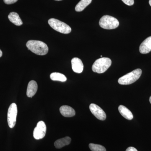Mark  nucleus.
<instances>
[{
	"label": "nucleus",
	"mask_w": 151,
	"mask_h": 151,
	"mask_svg": "<svg viewBox=\"0 0 151 151\" xmlns=\"http://www.w3.org/2000/svg\"><path fill=\"white\" fill-rule=\"evenodd\" d=\"M50 78L53 81H60L61 82H65L67 80V78L65 75L62 73L54 72L51 73Z\"/></svg>",
	"instance_id": "17"
},
{
	"label": "nucleus",
	"mask_w": 151,
	"mask_h": 151,
	"mask_svg": "<svg viewBox=\"0 0 151 151\" xmlns=\"http://www.w3.org/2000/svg\"><path fill=\"white\" fill-rule=\"evenodd\" d=\"M142 70L139 68L135 69L120 78L118 80L119 84L129 85L137 81L142 75Z\"/></svg>",
	"instance_id": "3"
},
{
	"label": "nucleus",
	"mask_w": 151,
	"mask_h": 151,
	"mask_svg": "<svg viewBox=\"0 0 151 151\" xmlns=\"http://www.w3.org/2000/svg\"><path fill=\"white\" fill-rule=\"evenodd\" d=\"M72 70L76 73H82L84 69V65L81 59L78 58H74L71 60Z\"/></svg>",
	"instance_id": "9"
},
{
	"label": "nucleus",
	"mask_w": 151,
	"mask_h": 151,
	"mask_svg": "<svg viewBox=\"0 0 151 151\" xmlns=\"http://www.w3.org/2000/svg\"><path fill=\"white\" fill-rule=\"evenodd\" d=\"M18 0H4V2L6 4H12L17 2Z\"/></svg>",
	"instance_id": "20"
},
{
	"label": "nucleus",
	"mask_w": 151,
	"mask_h": 151,
	"mask_svg": "<svg viewBox=\"0 0 151 151\" xmlns=\"http://www.w3.org/2000/svg\"><path fill=\"white\" fill-rule=\"evenodd\" d=\"M119 111L120 114L127 120H131L134 118L131 111L124 105H121L119 106Z\"/></svg>",
	"instance_id": "13"
},
{
	"label": "nucleus",
	"mask_w": 151,
	"mask_h": 151,
	"mask_svg": "<svg viewBox=\"0 0 151 151\" xmlns=\"http://www.w3.org/2000/svg\"><path fill=\"white\" fill-rule=\"evenodd\" d=\"M3 52H2L1 50H0V58L2 56Z\"/></svg>",
	"instance_id": "22"
},
{
	"label": "nucleus",
	"mask_w": 151,
	"mask_h": 151,
	"mask_svg": "<svg viewBox=\"0 0 151 151\" xmlns=\"http://www.w3.org/2000/svg\"><path fill=\"white\" fill-rule=\"evenodd\" d=\"M49 24L53 29L61 33H70L71 31V29L69 26L63 22L54 18H51L48 20Z\"/></svg>",
	"instance_id": "4"
},
{
	"label": "nucleus",
	"mask_w": 151,
	"mask_h": 151,
	"mask_svg": "<svg viewBox=\"0 0 151 151\" xmlns=\"http://www.w3.org/2000/svg\"><path fill=\"white\" fill-rule=\"evenodd\" d=\"M89 147L92 151H106L105 147L97 144L91 143L89 145Z\"/></svg>",
	"instance_id": "18"
},
{
	"label": "nucleus",
	"mask_w": 151,
	"mask_h": 151,
	"mask_svg": "<svg viewBox=\"0 0 151 151\" xmlns=\"http://www.w3.org/2000/svg\"><path fill=\"white\" fill-rule=\"evenodd\" d=\"M151 51V36L146 39L141 43L139 51L142 54H147Z\"/></svg>",
	"instance_id": "10"
},
{
	"label": "nucleus",
	"mask_w": 151,
	"mask_h": 151,
	"mask_svg": "<svg viewBox=\"0 0 151 151\" xmlns=\"http://www.w3.org/2000/svg\"><path fill=\"white\" fill-rule=\"evenodd\" d=\"M150 103L151 104V96L150 97Z\"/></svg>",
	"instance_id": "24"
},
{
	"label": "nucleus",
	"mask_w": 151,
	"mask_h": 151,
	"mask_svg": "<svg viewBox=\"0 0 151 151\" xmlns=\"http://www.w3.org/2000/svg\"><path fill=\"white\" fill-rule=\"evenodd\" d=\"M70 142H71L70 138L68 137H66L55 141L54 143V145L56 148L60 149L63 147L69 145Z\"/></svg>",
	"instance_id": "14"
},
{
	"label": "nucleus",
	"mask_w": 151,
	"mask_h": 151,
	"mask_svg": "<svg viewBox=\"0 0 151 151\" xmlns=\"http://www.w3.org/2000/svg\"><path fill=\"white\" fill-rule=\"evenodd\" d=\"M99 24L101 27L106 29H112L119 27V22L117 19L109 15L103 16L100 19Z\"/></svg>",
	"instance_id": "5"
},
{
	"label": "nucleus",
	"mask_w": 151,
	"mask_h": 151,
	"mask_svg": "<svg viewBox=\"0 0 151 151\" xmlns=\"http://www.w3.org/2000/svg\"><path fill=\"white\" fill-rule=\"evenodd\" d=\"M47 128L45 123L40 121L37 123L33 131V137L37 140L43 139L46 134Z\"/></svg>",
	"instance_id": "7"
},
{
	"label": "nucleus",
	"mask_w": 151,
	"mask_h": 151,
	"mask_svg": "<svg viewBox=\"0 0 151 151\" xmlns=\"http://www.w3.org/2000/svg\"><path fill=\"white\" fill-rule=\"evenodd\" d=\"M92 0H81L75 7V10L77 12H80L84 10L89 4H91Z\"/></svg>",
	"instance_id": "16"
},
{
	"label": "nucleus",
	"mask_w": 151,
	"mask_h": 151,
	"mask_svg": "<svg viewBox=\"0 0 151 151\" xmlns=\"http://www.w3.org/2000/svg\"><path fill=\"white\" fill-rule=\"evenodd\" d=\"M149 4H150V6H151V0L149 1Z\"/></svg>",
	"instance_id": "23"
},
{
	"label": "nucleus",
	"mask_w": 151,
	"mask_h": 151,
	"mask_svg": "<svg viewBox=\"0 0 151 151\" xmlns=\"http://www.w3.org/2000/svg\"><path fill=\"white\" fill-rule=\"evenodd\" d=\"M37 83L35 81L32 80L28 84L27 95L29 97H32L35 95L37 90Z\"/></svg>",
	"instance_id": "12"
},
{
	"label": "nucleus",
	"mask_w": 151,
	"mask_h": 151,
	"mask_svg": "<svg viewBox=\"0 0 151 151\" xmlns=\"http://www.w3.org/2000/svg\"><path fill=\"white\" fill-rule=\"evenodd\" d=\"M122 1L128 6H132L134 4V0H122Z\"/></svg>",
	"instance_id": "19"
},
{
	"label": "nucleus",
	"mask_w": 151,
	"mask_h": 151,
	"mask_svg": "<svg viewBox=\"0 0 151 151\" xmlns=\"http://www.w3.org/2000/svg\"><path fill=\"white\" fill-rule=\"evenodd\" d=\"M26 46L29 50L38 55H45L48 52L47 45L41 41L30 40L27 42Z\"/></svg>",
	"instance_id": "1"
},
{
	"label": "nucleus",
	"mask_w": 151,
	"mask_h": 151,
	"mask_svg": "<svg viewBox=\"0 0 151 151\" xmlns=\"http://www.w3.org/2000/svg\"><path fill=\"white\" fill-rule=\"evenodd\" d=\"M8 18L10 21L18 26H19L23 24L21 19L17 13L14 12L10 13L9 15Z\"/></svg>",
	"instance_id": "15"
},
{
	"label": "nucleus",
	"mask_w": 151,
	"mask_h": 151,
	"mask_svg": "<svg viewBox=\"0 0 151 151\" xmlns=\"http://www.w3.org/2000/svg\"><path fill=\"white\" fill-rule=\"evenodd\" d=\"M112 61L108 58H101L97 59L93 63L92 70L93 72L102 73L105 72L111 66Z\"/></svg>",
	"instance_id": "2"
},
{
	"label": "nucleus",
	"mask_w": 151,
	"mask_h": 151,
	"mask_svg": "<svg viewBox=\"0 0 151 151\" xmlns=\"http://www.w3.org/2000/svg\"><path fill=\"white\" fill-rule=\"evenodd\" d=\"M17 107L15 103H12L8 109L7 114V121L9 127L14 128L16 123Z\"/></svg>",
	"instance_id": "6"
},
{
	"label": "nucleus",
	"mask_w": 151,
	"mask_h": 151,
	"mask_svg": "<svg viewBox=\"0 0 151 151\" xmlns=\"http://www.w3.org/2000/svg\"><path fill=\"white\" fill-rule=\"evenodd\" d=\"M126 151H138L134 147H129L126 150Z\"/></svg>",
	"instance_id": "21"
},
{
	"label": "nucleus",
	"mask_w": 151,
	"mask_h": 151,
	"mask_svg": "<svg viewBox=\"0 0 151 151\" xmlns=\"http://www.w3.org/2000/svg\"><path fill=\"white\" fill-rule=\"evenodd\" d=\"M89 109L92 114L97 119L101 121L106 119V113L98 105L92 103L89 106Z\"/></svg>",
	"instance_id": "8"
},
{
	"label": "nucleus",
	"mask_w": 151,
	"mask_h": 151,
	"mask_svg": "<svg viewBox=\"0 0 151 151\" xmlns=\"http://www.w3.org/2000/svg\"><path fill=\"white\" fill-rule=\"evenodd\" d=\"M55 1H62V0H55Z\"/></svg>",
	"instance_id": "25"
},
{
	"label": "nucleus",
	"mask_w": 151,
	"mask_h": 151,
	"mask_svg": "<svg viewBox=\"0 0 151 151\" xmlns=\"http://www.w3.org/2000/svg\"><path fill=\"white\" fill-rule=\"evenodd\" d=\"M60 112L63 116L65 117H71L75 116V110L73 108L68 106L63 105L60 108Z\"/></svg>",
	"instance_id": "11"
}]
</instances>
